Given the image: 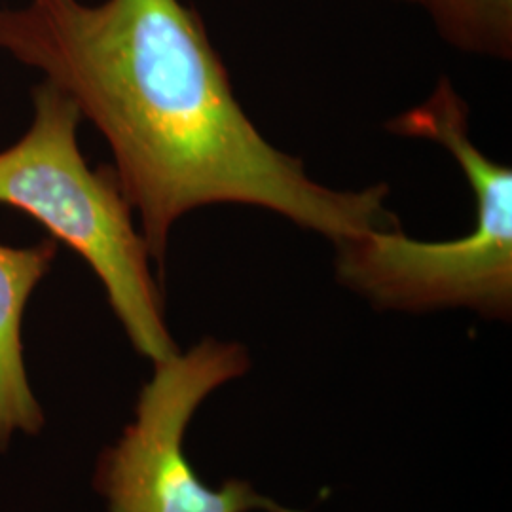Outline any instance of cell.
<instances>
[{
    "label": "cell",
    "instance_id": "6da1fadb",
    "mask_svg": "<svg viewBox=\"0 0 512 512\" xmlns=\"http://www.w3.org/2000/svg\"><path fill=\"white\" fill-rule=\"evenodd\" d=\"M0 52L44 73L103 133L158 262L175 224L209 205L268 209L334 245L399 226L385 184L334 190L262 137L183 0L2 6Z\"/></svg>",
    "mask_w": 512,
    "mask_h": 512
},
{
    "label": "cell",
    "instance_id": "5b68a950",
    "mask_svg": "<svg viewBox=\"0 0 512 512\" xmlns=\"http://www.w3.org/2000/svg\"><path fill=\"white\" fill-rule=\"evenodd\" d=\"M55 255L57 241L52 238L33 247L0 243V450L6 448L14 431L37 433L44 421L23 365L21 321Z\"/></svg>",
    "mask_w": 512,
    "mask_h": 512
},
{
    "label": "cell",
    "instance_id": "8992f818",
    "mask_svg": "<svg viewBox=\"0 0 512 512\" xmlns=\"http://www.w3.org/2000/svg\"><path fill=\"white\" fill-rule=\"evenodd\" d=\"M420 6L440 37L465 54L511 59L512 0H403Z\"/></svg>",
    "mask_w": 512,
    "mask_h": 512
},
{
    "label": "cell",
    "instance_id": "277c9868",
    "mask_svg": "<svg viewBox=\"0 0 512 512\" xmlns=\"http://www.w3.org/2000/svg\"><path fill=\"white\" fill-rule=\"evenodd\" d=\"M249 368L245 346L215 338L156 363L139 395L137 418L99 461L95 484L110 512H300L258 494L245 480L211 490L186 459L184 433L198 406Z\"/></svg>",
    "mask_w": 512,
    "mask_h": 512
},
{
    "label": "cell",
    "instance_id": "7a4b0ae2",
    "mask_svg": "<svg viewBox=\"0 0 512 512\" xmlns=\"http://www.w3.org/2000/svg\"><path fill=\"white\" fill-rule=\"evenodd\" d=\"M387 129L450 152L475 196V228L458 239L420 241L399 228L336 243L342 285L382 310L467 308L492 319L512 311V171L476 147L469 107L448 78Z\"/></svg>",
    "mask_w": 512,
    "mask_h": 512
},
{
    "label": "cell",
    "instance_id": "3957f363",
    "mask_svg": "<svg viewBox=\"0 0 512 512\" xmlns=\"http://www.w3.org/2000/svg\"><path fill=\"white\" fill-rule=\"evenodd\" d=\"M29 131L0 150V205L40 222L82 256L103 283L133 348L162 363L177 355L164 319L150 251L112 167L92 169L80 152L73 101L52 82L33 90Z\"/></svg>",
    "mask_w": 512,
    "mask_h": 512
}]
</instances>
